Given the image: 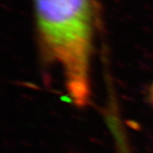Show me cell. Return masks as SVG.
<instances>
[{"mask_svg":"<svg viewBox=\"0 0 153 153\" xmlns=\"http://www.w3.org/2000/svg\"><path fill=\"white\" fill-rule=\"evenodd\" d=\"M37 30L45 57L59 65L78 106L90 102L93 13L91 0H34Z\"/></svg>","mask_w":153,"mask_h":153,"instance_id":"6da1fadb","label":"cell"},{"mask_svg":"<svg viewBox=\"0 0 153 153\" xmlns=\"http://www.w3.org/2000/svg\"><path fill=\"white\" fill-rule=\"evenodd\" d=\"M149 97L150 102L153 103V83L150 85L149 89Z\"/></svg>","mask_w":153,"mask_h":153,"instance_id":"7a4b0ae2","label":"cell"}]
</instances>
